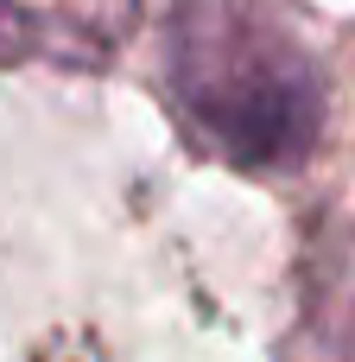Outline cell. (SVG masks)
I'll list each match as a JSON object with an SVG mask.
<instances>
[{
  "label": "cell",
  "instance_id": "cell-1",
  "mask_svg": "<svg viewBox=\"0 0 355 362\" xmlns=\"http://www.w3.org/2000/svg\"><path fill=\"white\" fill-rule=\"evenodd\" d=\"M165 83L191 134L248 172H292L324 134V70L267 0H178Z\"/></svg>",
  "mask_w": 355,
  "mask_h": 362
},
{
  "label": "cell",
  "instance_id": "cell-2",
  "mask_svg": "<svg viewBox=\"0 0 355 362\" xmlns=\"http://www.w3.org/2000/svg\"><path fill=\"white\" fill-rule=\"evenodd\" d=\"M286 362H355V223L311 274V293L286 337Z\"/></svg>",
  "mask_w": 355,
  "mask_h": 362
}]
</instances>
